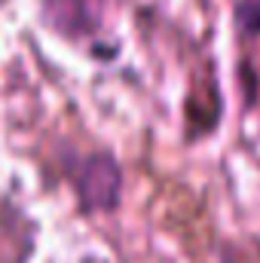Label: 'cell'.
Here are the masks:
<instances>
[{"instance_id":"obj_1","label":"cell","mask_w":260,"mask_h":263,"mask_svg":"<svg viewBox=\"0 0 260 263\" xmlns=\"http://www.w3.org/2000/svg\"><path fill=\"white\" fill-rule=\"evenodd\" d=\"M73 190L89 211H114L123 196V168L110 153H89L73 165Z\"/></svg>"},{"instance_id":"obj_2","label":"cell","mask_w":260,"mask_h":263,"mask_svg":"<svg viewBox=\"0 0 260 263\" xmlns=\"http://www.w3.org/2000/svg\"><path fill=\"white\" fill-rule=\"evenodd\" d=\"M107 0H40L43 22L65 40H89L101 31Z\"/></svg>"},{"instance_id":"obj_3","label":"cell","mask_w":260,"mask_h":263,"mask_svg":"<svg viewBox=\"0 0 260 263\" xmlns=\"http://www.w3.org/2000/svg\"><path fill=\"white\" fill-rule=\"evenodd\" d=\"M236 28L248 37H260V0H239L233 9Z\"/></svg>"},{"instance_id":"obj_4","label":"cell","mask_w":260,"mask_h":263,"mask_svg":"<svg viewBox=\"0 0 260 263\" xmlns=\"http://www.w3.org/2000/svg\"><path fill=\"white\" fill-rule=\"evenodd\" d=\"M224 263H239V260H233V254H227V257H224Z\"/></svg>"}]
</instances>
